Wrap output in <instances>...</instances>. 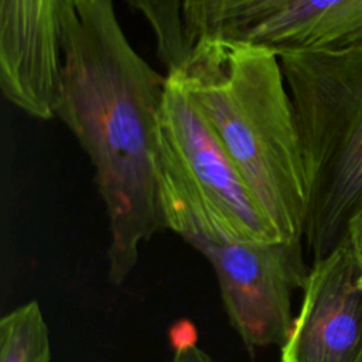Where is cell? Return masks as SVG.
<instances>
[{
    "instance_id": "cell-1",
    "label": "cell",
    "mask_w": 362,
    "mask_h": 362,
    "mask_svg": "<svg viewBox=\"0 0 362 362\" xmlns=\"http://www.w3.org/2000/svg\"><path fill=\"white\" fill-rule=\"evenodd\" d=\"M167 85L132 45L113 0H85L69 23L54 117L86 153L109 225V280L133 272L140 246L165 229L157 127Z\"/></svg>"
},
{
    "instance_id": "cell-2",
    "label": "cell",
    "mask_w": 362,
    "mask_h": 362,
    "mask_svg": "<svg viewBox=\"0 0 362 362\" xmlns=\"http://www.w3.org/2000/svg\"><path fill=\"white\" fill-rule=\"evenodd\" d=\"M216 134L284 240H303L307 181L290 93L276 52L206 37L168 72Z\"/></svg>"
},
{
    "instance_id": "cell-3",
    "label": "cell",
    "mask_w": 362,
    "mask_h": 362,
    "mask_svg": "<svg viewBox=\"0 0 362 362\" xmlns=\"http://www.w3.org/2000/svg\"><path fill=\"white\" fill-rule=\"evenodd\" d=\"M307 181L303 240L331 253L362 208V47L280 54Z\"/></svg>"
},
{
    "instance_id": "cell-4",
    "label": "cell",
    "mask_w": 362,
    "mask_h": 362,
    "mask_svg": "<svg viewBox=\"0 0 362 362\" xmlns=\"http://www.w3.org/2000/svg\"><path fill=\"white\" fill-rule=\"evenodd\" d=\"M157 178L165 229L189 245L284 240L211 126L168 74L157 127Z\"/></svg>"
},
{
    "instance_id": "cell-5",
    "label": "cell",
    "mask_w": 362,
    "mask_h": 362,
    "mask_svg": "<svg viewBox=\"0 0 362 362\" xmlns=\"http://www.w3.org/2000/svg\"><path fill=\"white\" fill-rule=\"evenodd\" d=\"M212 266L225 313L249 351L281 348L293 329V296L308 269L303 240L191 245Z\"/></svg>"
},
{
    "instance_id": "cell-6",
    "label": "cell",
    "mask_w": 362,
    "mask_h": 362,
    "mask_svg": "<svg viewBox=\"0 0 362 362\" xmlns=\"http://www.w3.org/2000/svg\"><path fill=\"white\" fill-rule=\"evenodd\" d=\"M280 362H362V266L345 238L308 269Z\"/></svg>"
},
{
    "instance_id": "cell-7",
    "label": "cell",
    "mask_w": 362,
    "mask_h": 362,
    "mask_svg": "<svg viewBox=\"0 0 362 362\" xmlns=\"http://www.w3.org/2000/svg\"><path fill=\"white\" fill-rule=\"evenodd\" d=\"M232 38L264 47L277 55L359 48L362 0H294Z\"/></svg>"
},
{
    "instance_id": "cell-8",
    "label": "cell",
    "mask_w": 362,
    "mask_h": 362,
    "mask_svg": "<svg viewBox=\"0 0 362 362\" xmlns=\"http://www.w3.org/2000/svg\"><path fill=\"white\" fill-rule=\"evenodd\" d=\"M0 362H51L49 332L35 300L1 318Z\"/></svg>"
},
{
    "instance_id": "cell-9",
    "label": "cell",
    "mask_w": 362,
    "mask_h": 362,
    "mask_svg": "<svg viewBox=\"0 0 362 362\" xmlns=\"http://www.w3.org/2000/svg\"><path fill=\"white\" fill-rule=\"evenodd\" d=\"M150 25L157 55L168 72L178 69L188 55L184 31V0H126Z\"/></svg>"
},
{
    "instance_id": "cell-10",
    "label": "cell",
    "mask_w": 362,
    "mask_h": 362,
    "mask_svg": "<svg viewBox=\"0 0 362 362\" xmlns=\"http://www.w3.org/2000/svg\"><path fill=\"white\" fill-rule=\"evenodd\" d=\"M239 0H184V31L188 51L199 40L219 35L222 24Z\"/></svg>"
},
{
    "instance_id": "cell-11",
    "label": "cell",
    "mask_w": 362,
    "mask_h": 362,
    "mask_svg": "<svg viewBox=\"0 0 362 362\" xmlns=\"http://www.w3.org/2000/svg\"><path fill=\"white\" fill-rule=\"evenodd\" d=\"M291 1L294 0H239L226 16L219 35L232 38Z\"/></svg>"
},
{
    "instance_id": "cell-12",
    "label": "cell",
    "mask_w": 362,
    "mask_h": 362,
    "mask_svg": "<svg viewBox=\"0 0 362 362\" xmlns=\"http://www.w3.org/2000/svg\"><path fill=\"white\" fill-rule=\"evenodd\" d=\"M170 339L174 351L173 362H212L198 346L197 331L189 321H177L170 329Z\"/></svg>"
},
{
    "instance_id": "cell-13",
    "label": "cell",
    "mask_w": 362,
    "mask_h": 362,
    "mask_svg": "<svg viewBox=\"0 0 362 362\" xmlns=\"http://www.w3.org/2000/svg\"><path fill=\"white\" fill-rule=\"evenodd\" d=\"M346 238L362 266V208L351 219Z\"/></svg>"
}]
</instances>
